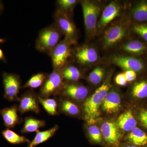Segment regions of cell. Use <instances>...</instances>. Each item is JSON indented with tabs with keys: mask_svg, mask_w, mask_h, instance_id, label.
<instances>
[{
	"mask_svg": "<svg viewBox=\"0 0 147 147\" xmlns=\"http://www.w3.org/2000/svg\"><path fill=\"white\" fill-rule=\"evenodd\" d=\"M88 94V88L83 85L74 84H63L58 95L61 94L77 101L86 99Z\"/></svg>",
	"mask_w": 147,
	"mask_h": 147,
	"instance_id": "30bf717a",
	"label": "cell"
},
{
	"mask_svg": "<svg viewBox=\"0 0 147 147\" xmlns=\"http://www.w3.org/2000/svg\"><path fill=\"white\" fill-rule=\"evenodd\" d=\"M18 105H13L0 110L4 125L7 129H13L17 124L22 123L23 119L18 115Z\"/></svg>",
	"mask_w": 147,
	"mask_h": 147,
	"instance_id": "5bb4252c",
	"label": "cell"
},
{
	"mask_svg": "<svg viewBox=\"0 0 147 147\" xmlns=\"http://www.w3.org/2000/svg\"><path fill=\"white\" fill-rule=\"evenodd\" d=\"M132 18L139 22L147 21V1H143L136 5L131 11Z\"/></svg>",
	"mask_w": 147,
	"mask_h": 147,
	"instance_id": "4316f807",
	"label": "cell"
},
{
	"mask_svg": "<svg viewBox=\"0 0 147 147\" xmlns=\"http://www.w3.org/2000/svg\"><path fill=\"white\" fill-rule=\"evenodd\" d=\"M101 131L107 144L113 147L118 146L121 135L117 123L113 122H105L101 125Z\"/></svg>",
	"mask_w": 147,
	"mask_h": 147,
	"instance_id": "7c38bea8",
	"label": "cell"
},
{
	"mask_svg": "<svg viewBox=\"0 0 147 147\" xmlns=\"http://www.w3.org/2000/svg\"><path fill=\"white\" fill-rule=\"evenodd\" d=\"M48 75L47 73L43 72L34 74L22 87V88H29L32 89L40 88L45 82Z\"/></svg>",
	"mask_w": 147,
	"mask_h": 147,
	"instance_id": "484cf974",
	"label": "cell"
},
{
	"mask_svg": "<svg viewBox=\"0 0 147 147\" xmlns=\"http://www.w3.org/2000/svg\"><path fill=\"white\" fill-rule=\"evenodd\" d=\"M5 40V39L4 38H0V44L4 43Z\"/></svg>",
	"mask_w": 147,
	"mask_h": 147,
	"instance_id": "f35d334b",
	"label": "cell"
},
{
	"mask_svg": "<svg viewBox=\"0 0 147 147\" xmlns=\"http://www.w3.org/2000/svg\"><path fill=\"white\" fill-rule=\"evenodd\" d=\"M124 74L127 82H132L137 78L136 72L132 70H126Z\"/></svg>",
	"mask_w": 147,
	"mask_h": 147,
	"instance_id": "e575fe53",
	"label": "cell"
},
{
	"mask_svg": "<svg viewBox=\"0 0 147 147\" xmlns=\"http://www.w3.org/2000/svg\"><path fill=\"white\" fill-rule=\"evenodd\" d=\"M3 9V5L2 1H0V14L2 13Z\"/></svg>",
	"mask_w": 147,
	"mask_h": 147,
	"instance_id": "8d00e7d4",
	"label": "cell"
},
{
	"mask_svg": "<svg viewBox=\"0 0 147 147\" xmlns=\"http://www.w3.org/2000/svg\"><path fill=\"white\" fill-rule=\"evenodd\" d=\"M63 84L60 70H53V72L48 74L44 84L40 87L38 95L43 98H50L52 96H56Z\"/></svg>",
	"mask_w": 147,
	"mask_h": 147,
	"instance_id": "52a82bcc",
	"label": "cell"
},
{
	"mask_svg": "<svg viewBox=\"0 0 147 147\" xmlns=\"http://www.w3.org/2000/svg\"><path fill=\"white\" fill-rule=\"evenodd\" d=\"M113 63L126 70H132L135 72L141 71L144 65L142 61L137 58L125 56H117L113 59Z\"/></svg>",
	"mask_w": 147,
	"mask_h": 147,
	"instance_id": "9a60e30c",
	"label": "cell"
},
{
	"mask_svg": "<svg viewBox=\"0 0 147 147\" xmlns=\"http://www.w3.org/2000/svg\"><path fill=\"white\" fill-rule=\"evenodd\" d=\"M132 94L134 97L144 98L147 97V82L137 83L134 85L132 90Z\"/></svg>",
	"mask_w": 147,
	"mask_h": 147,
	"instance_id": "83f0119b",
	"label": "cell"
},
{
	"mask_svg": "<svg viewBox=\"0 0 147 147\" xmlns=\"http://www.w3.org/2000/svg\"><path fill=\"white\" fill-rule=\"evenodd\" d=\"M110 87L111 85L108 79L84 102V118L88 124L94 123L99 117L100 106L108 94Z\"/></svg>",
	"mask_w": 147,
	"mask_h": 147,
	"instance_id": "6da1fadb",
	"label": "cell"
},
{
	"mask_svg": "<svg viewBox=\"0 0 147 147\" xmlns=\"http://www.w3.org/2000/svg\"><path fill=\"white\" fill-rule=\"evenodd\" d=\"M59 129V127L57 125H55L53 127L45 131L38 130L36 131L34 138L29 143L28 147H35L46 142L55 135Z\"/></svg>",
	"mask_w": 147,
	"mask_h": 147,
	"instance_id": "e0dca14e",
	"label": "cell"
},
{
	"mask_svg": "<svg viewBox=\"0 0 147 147\" xmlns=\"http://www.w3.org/2000/svg\"><path fill=\"white\" fill-rule=\"evenodd\" d=\"M121 106V99L118 93L114 90L108 92L102 104V109L109 114L117 113Z\"/></svg>",
	"mask_w": 147,
	"mask_h": 147,
	"instance_id": "2e32d148",
	"label": "cell"
},
{
	"mask_svg": "<svg viewBox=\"0 0 147 147\" xmlns=\"http://www.w3.org/2000/svg\"><path fill=\"white\" fill-rule=\"evenodd\" d=\"M121 7L115 2L110 3L102 11L101 17L98 23L97 32L103 30L108 24L119 16Z\"/></svg>",
	"mask_w": 147,
	"mask_h": 147,
	"instance_id": "4fadbf2b",
	"label": "cell"
},
{
	"mask_svg": "<svg viewBox=\"0 0 147 147\" xmlns=\"http://www.w3.org/2000/svg\"><path fill=\"white\" fill-rule=\"evenodd\" d=\"M60 71L63 80L69 82H77L82 76L79 69L73 65H65L61 69Z\"/></svg>",
	"mask_w": 147,
	"mask_h": 147,
	"instance_id": "7402d4cb",
	"label": "cell"
},
{
	"mask_svg": "<svg viewBox=\"0 0 147 147\" xmlns=\"http://www.w3.org/2000/svg\"><path fill=\"white\" fill-rule=\"evenodd\" d=\"M88 132L90 138L93 142L100 143L102 141L101 132L100 129L95 125H91L88 129Z\"/></svg>",
	"mask_w": 147,
	"mask_h": 147,
	"instance_id": "4dcf8cb0",
	"label": "cell"
},
{
	"mask_svg": "<svg viewBox=\"0 0 147 147\" xmlns=\"http://www.w3.org/2000/svg\"><path fill=\"white\" fill-rule=\"evenodd\" d=\"M139 119L142 125L145 128H147V110H142L139 113Z\"/></svg>",
	"mask_w": 147,
	"mask_h": 147,
	"instance_id": "836d02e7",
	"label": "cell"
},
{
	"mask_svg": "<svg viewBox=\"0 0 147 147\" xmlns=\"http://www.w3.org/2000/svg\"><path fill=\"white\" fill-rule=\"evenodd\" d=\"M4 97L9 102L18 100V95L22 88L20 76L15 73L3 72L2 74Z\"/></svg>",
	"mask_w": 147,
	"mask_h": 147,
	"instance_id": "8992f818",
	"label": "cell"
},
{
	"mask_svg": "<svg viewBox=\"0 0 147 147\" xmlns=\"http://www.w3.org/2000/svg\"><path fill=\"white\" fill-rule=\"evenodd\" d=\"M115 81L116 84L120 86H124L127 84V81L125 79L124 73L119 74L116 76Z\"/></svg>",
	"mask_w": 147,
	"mask_h": 147,
	"instance_id": "d6a6232c",
	"label": "cell"
},
{
	"mask_svg": "<svg viewBox=\"0 0 147 147\" xmlns=\"http://www.w3.org/2000/svg\"><path fill=\"white\" fill-rule=\"evenodd\" d=\"M74 56L77 62L83 65L96 62L98 59L95 49L88 45L77 47L74 50Z\"/></svg>",
	"mask_w": 147,
	"mask_h": 147,
	"instance_id": "8fae6325",
	"label": "cell"
},
{
	"mask_svg": "<svg viewBox=\"0 0 147 147\" xmlns=\"http://www.w3.org/2000/svg\"><path fill=\"white\" fill-rule=\"evenodd\" d=\"M18 112L21 115L28 112L39 114L40 112L38 94L32 89L27 91L18 98Z\"/></svg>",
	"mask_w": 147,
	"mask_h": 147,
	"instance_id": "ba28073f",
	"label": "cell"
},
{
	"mask_svg": "<svg viewBox=\"0 0 147 147\" xmlns=\"http://www.w3.org/2000/svg\"><path fill=\"white\" fill-rule=\"evenodd\" d=\"M117 124L121 129L125 131H131L136 127L137 121L131 111L129 110L119 116Z\"/></svg>",
	"mask_w": 147,
	"mask_h": 147,
	"instance_id": "ac0fdd59",
	"label": "cell"
},
{
	"mask_svg": "<svg viewBox=\"0 0 147 147\" xmlns=\"http://www.w3.org/2000/svg\"><path fill=\"white\" fill-rule=\"evenodd\" d=\"M38 99L40 104L49 115L56 116L58 115L59 102L56 98H43L38 95Z\"/></svg>",
	"mask_w": 147,
	"mask_h": 147,
	"instance_id": "44dd1931",
	"label": "cell"
},
{
	"mask_svg": "<svg viewBox=\"0 0 147 147\" xmlns=\"http://www.w3.org/2000/svg\"><path fill=\"white\" fill-rule=\"evenodd\" d=\"M59 102V110L62 113L71 116L80 114V109L74 102L67 99H60Z\"/></svg>",
	"mask_w": 147,
	"mask_h": 147,
	"instance_id": "cb8c5ba5",
	"label": "cell"
},
{
	"mask_svg": "<svg viewBox=\"0 0 147 147\" xmlns=\"http://www.w3.org/2000/svg\"><path fill=\"white\" fill-rule=\"evenodd\" d=\"M125 52L134 55H140L146 51V46L143 42L138 40H133L127 42L122 46Z\"/></svg>",
	"mask_w": 147,
	"mask_h": 147,
	"instance_id": "d4e9b609",
	"label": "cell"
},
{
	"mask_svg": "<svg viewBox=\"0 0 147 147\" xmlns=\"http://www.w3.org/2000/svg\"><path fill=\"white\" fill-rule=\"evenodd\" d=\"M54 18L55 25L65 36V38L75 44L77 39V30L69 14L57 9L54 13Z\"/></svg>",
	"mask_w": 147,
	"mask_h": 147,
	"instance_id": "277c9868",
	"label": "cell"
},
{
	"mask_svg": "<svg viewBox=\"0 0 147 147\" xmlns=\"http://www.w3.org/2000/svg\"><path fill=\"white\" fill-rule=\"evenodd\" d=\"M133 30L147 42V24H136L133 27Z\"/></svg>",
	"mask_w": 147,
	"mask_h": 147,
	"instance_id": "1f68e13d",
	"label": "cell"
},
{
	"mask_svg": "<svg viewBox=\"0 0 147 147\" xmlns=\"http://www.w3.org/2000/svg\"><path fill=\"white\" fill-rule=\"evenodd\" d=\"M74 43L65 38L54 49L51 56L53 70H60L71 56V45Z\"/></svg>",
	"mask_w": 147,
	"mask_h": 147,
	"instance_id": "5b68a950",
	"label": "cell"
},
{
	"mask_svg": "<svg viewBox=\"0 0 147 147\" xmlns=\"http://www.w3.org/2000/svg\"><path fill=\"white\" fill-rule=\"evenodd\" d=\"M0 61L4 63H7V59L3 51L1 48H0Z\"/></svg>",
	"mask_w": 147,
	"mask_h": 147,
	"instance_id": "d590c367",
	"label": "cell"
},
{
	"mask_svg": "<svg viewBox=\"0 0 147 147\" xmlns=\"http://www.w3.org/2000/svg\"><path fill=\"white\" fill-rule=\"evenodd\" d=\"M76 0H58L57 1V9L68 14L71 12L77 3Z\"/></svg>",
	"mask_w": 147,
	"mask_h": 147,
	"instance_id": "f546056e",
	"label": "cell"
},
{
	"mask_svg": "<svg viewBox=\"0 0 147 147\" xmlns=\"http://www.w3.org/2000/svg\"><path fill=\"white\" fill-rule=\"evenodd\" d=\"M123 147H141L140 146H135V145H126V146H124Z\"/></svg>",
	"mask_w": 147,
	"mask_h": 147,
	"instance_id": "74e56055",
	"label": "cell"
},
{
	"mask_svg": "<svg viewBox=\"0 0 147 147\" xmlns=\"http://www.w3.org/2000/svg\"><path fill=\"white\" fill-rule=\"evenodd\" d=\"M81 3L86 32L88 36H91L97 32L100 7L96 3L91 1H83Z\"/></svg>",
	"mask_w": 147,
	"mask_h": 147,
	"instance_id": "3957f363",
	"label": "cell"
},
{
	"mask_svg": "<svg viewBox=\"0 0 147 147\" xmlns=\"http://www.w3.org/2000/svg\"><path fill=\"white\" fill-rule=\"evenodd\" d=\"M45 125L46 122L43 120L38 119L33 117H26L24 119V126L21 132L24 134L36 132L40 128L44 127Z\"/></svg>",
	"mask_w": 147,
	"mask_h": 147,
	"instance_id": "d6986e66",
	"label": "cell"
},
{
	"mask_svg": "<svg viewBox=\"0 0 147 147\" xmlns=\"http://www.w3.org/2000/svg\"><path fill=\"white\" fill-rule=\"evenodd\" d=\"M129 141L133 145L141 146L147 145V135L138 127L132 129L128 136Z\"/></svg>",
	"mask_w": 147,
	"mask_h": 147,
	"instance_id": "603a6c76",
	"label": "cell"
},
{
	"mask_svg": "<svg viewBox=\"0 0 147 147\" xmlns=\"http://www.w3.org/2000/svg\"><path fill=\"white\" fill-rule=\"evenodd\" d=\"M104 75V69L100 67H97L90 73L88 78L92 84L97 85L101 82Z\"/></svg>",
	"mask_w": 147,
	"mask_h": 147,
	"instance_id": "f1b7e54d",
	"label": "cell"
},
{
	"mask_svg": "<svg viewBox=\"0 0 147 147\" xmlns=\"http://www.w3.org/2000/svg\"><path fill=\"white\" fill-rule=\"evenodd\" d=\"M2 135L6 141L12 145L28 143L31 142L26 137L21 136L9 129H6L2 131Z\"/></svg>",
	"mask_w": 147,
	"mask_h": 147,
	"instance_id": "ffe728a7",
	"label": "cell"
},
{
	"mask_svg": "<svg viewBox=\"0 0 147 147\" xmlns=\"http://www.w3.org/2000/svg\"><path fill=\"white\" fill-rule=\"evenodd\" d=\"M127 32V29L121 24L113 25L105 31L103 36L104 47L108 48L114 46L125 37Z\"/></svg>",
	"mask_w": 147,
	"mask_h": 147,
	"instance_id": "9c48e42d",
	"label": "cell"
},
{
	"mask_svg": "<svg viewBox=\"0 0 147 147\" xmlns=\"http://www.w3.org/2000/svg\"><path fill=\"white\" fill-rule=\"evenodd\" d=\"M62 34L55 24L45 27L39 32L36 41V48L40 52L51 56L61 41Z\"/></svg>",
	"mask_w": 147,
	"mask_h": 147,
	"instance_id": "7a4b0ae2",
	"label": "cell"
}]
</instances>
